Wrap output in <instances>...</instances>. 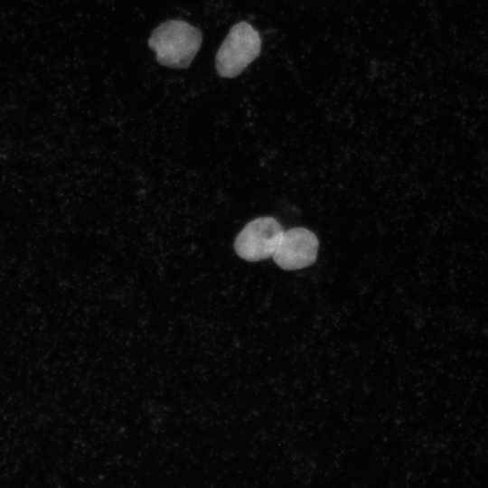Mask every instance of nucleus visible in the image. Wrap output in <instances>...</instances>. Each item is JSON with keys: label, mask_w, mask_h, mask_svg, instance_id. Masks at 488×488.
<instances>
[{"label": "nucleus", "mask_w": 488, "mask_h": 488, "mask_svg": "<svg viewBox=\"0 0 488 488\" xmlns=\"http://www.w3.org/2000/svg\"><path fill=\"white\" fill-rule=\"evenodd\" d=\"M284 230L273 217L264 216L250 221L234 240L236 254L242 259L256 262L272 257Z\"/></svg>", "instance_id": "nucleus-3"}, {"label": "nucleus", "mask_w": 488, "mask_h": 488, "mask_svg": "<svg viewBox=\"0 0 488 488\" xmlns=\"http://www.w3.org/2000/svg\"><path fill=\"white\" fill-rule=\"evenodd\" d=\"M202 32L183 20H168L158 25L148 39L156 61L163 66L183 69L190 66L201 44Z\"/></svg>", "instance_id": "nucleus-1"}, {"label": "nucleus", "mask_w": 488, "mask_h": 488, "mask_svg": "<svg viewBox=\"0 0 488 488\" xmlns=\"http://www.w3.org/2000/svg\"><path fill=\"white\" fill-rule=\"evenodd\" d=\"M318 247V239L313 231L296 227L284 231L272 257L282 269H301L316 260Z\"/></svg>", "instance_id": "nucleus-4"}, {"label": "nucleus", "mask_w": 488, "mask_h": 488, "mask_svg": "<svg viewBox=\"0 0 488 488\" xmlns=\"http://www.w3.org/2000/svg\"><path fill=\"white\" fill-rule=\"evenodd\" d=\"M258 32L247 22L234 24L221 44L215 57V67L222 78L239 75L260 53Z\"/></svg>", "instance_id": "nucleus-2"}]
</instances>
